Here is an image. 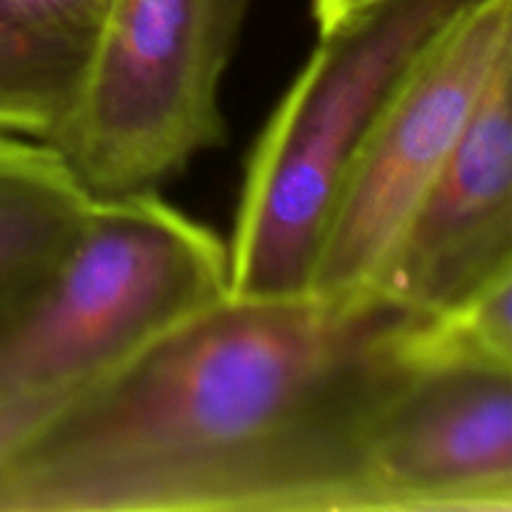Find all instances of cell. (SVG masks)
I'll return each instance as SVG.
<instances>
[{"mask_svg":"<svg viewBox=\"0 0 512 512\" xmlns=\"http://www.w3.org/2000/svg\"><path fill=\"white\" fill-rule=\"evenodd\" d=\"M423 318L383 293H228L45 418L0 465V512H365Z\"/></svg>","mask_w":512,"mask_h":512,"instance_id":"cell-1","label":"cell"},{"mask_svg":"<svg viewBox=\"0 0 512 512\" xmlns=\"http://www.w3.org/2000/svg\"><path fill=\"white\" fill-rule=\"evenodd\" d=\"M473 3L380 0L320 30L245 165L228 243L230 295L308 293L330 213L375 120L415 60Z\"/></svg>","mask_w":512,"mask_h":512,"instance_id":"cell-2","label":"cell"},{"mask_svg":"<svg viewBox=\"0 0 512 512\" xmlns=\"http://www.w3.org/2000/svg\"><path fill=\"white\" fill-rule=\"evenodd\" d=\"M230 293L228 245L158 193L98 198L0 315V398L80 390Z\"/></svg>","mask_w":512,"mask_h":512,"instance_id":"cell-3","label":"cell"},{"mask_svg":"<svg viewBox=\"0 0 512 512\" xmlns=\"http://www.w3.org/2000/svg\"><path fill=\"white\" fill-rule=\"evenodd\" d=\"M250 0H110L43 138L88 198L158 193L228 138L220 85Z\"/></svg>","mask_w":512,"mask_h":512,"instance_id":"cell-4","label":"cell"},{"mask_svg":"<svg viewBox=\"0 0 512 512\" xmlns=\"http://www.w3.org/2000/svg\"><path fill=\"white\" fill-rule=\"evenodd\" d=\"M512 50V0H475L405 73L375 120L320 240L308 293L373 295L400 233Z\"/></svg>","mask_w":512,"mask_h":512,"instance_id":"cell-5","label":"cell"},{"mask_svg":"<svg viewBox=\"0 0 512 512\" xmlns=\"http://www.w3.org/2000/svg\"><path fill=\"white\" fill-rule=\"evenodd\" d=\"M512 370L418 363L373 430L365 512H510Z\"/></svg>","mask_w":512,"mask_h":512,"instance_id":"cell-6","label":"cell"},{"mask_svg":"<svg viewBox=\"0 0 512 512\" xmlns=\"http://www.w3.org/2000/svg\"><path fill=\"white\" fill-rule=\"evenodd\" d=\"M512 273V50L400 233L375 293L438 315Z\"/></svg>","mask_w":512,"mask_h":512,"instance_id":"cell-7","label":"cell"},{"mask_svg":"<svg viewBox=\"0 0 512 512\" xmlns=\"http://www.w3.org/2000/svg\"><path fill=\"white\" fill-rule=\"evenodd\" d=\"M90 203L50 145L0 133V315L63 258Z\"/></svg>","mask_w":512,"mask_h":512,"instance_id":"cell-8","label":"cell"},{"mask_svg":"<svg viewBox=\"0 0 512 512\" xmlns=\"http://www.w3.org/2000/svg\"><path fill=\"white\" fill-rule=\"evenodd\" d=\"M80 70L0 35V133L43 140L63 115Z\"/></svg>","mask_w":512,"mask_h":512,"instance_id":"cell-9","label":"cell"},{"mask_svg":"<svg viewBox=\"0 0 512 512\" xmlns=\"http://www.w3.org/2000/svg\"><path fill=\"white\" fill-rule=\"evenodd\" d=\"M83 390V388H80ZM80 390L50 395H25V398H0V465L20 448L30 433L38 430L45 418L68 403Z\"/></svg>","mask_w":512,"mask_h":512,"instance_id":"cell-10","label":"cell"},{"mask_svg":"<svg viewBox=\"0 0 512 512\" xmlns=\"http://www.w3.org/2000/svg\"><path fill=\"white\" fill-rule=\"evenodd\" d=\"M380 3V0H313L315 20H318L320 30H328L345 20L348 15L358 13V10L368 8V5Z\"/></svg>","mask_w":512,"mask_h":512,"instance_id":"cell-11","label":"cell"}]
</instances>
